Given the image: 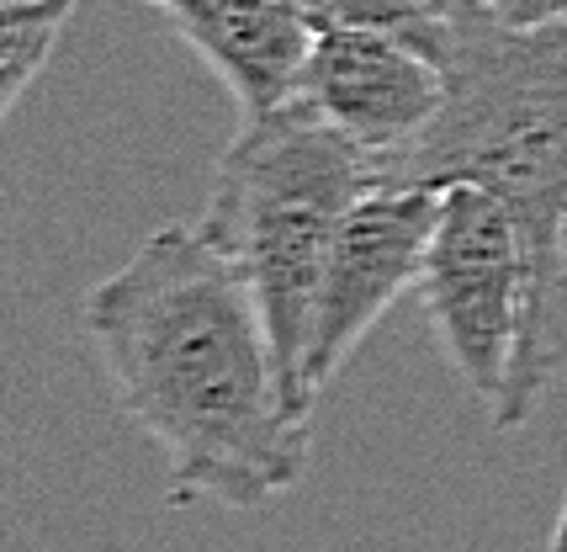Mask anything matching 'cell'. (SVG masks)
Segmentation results:
<instances>
[{"instance_id": "9c48e42d", "label": "cell", "mask_w": 567, "mask_h": 552, "mask_svg": "<svg viewBox=\"0 0 567 552\" xmlns=\"http://www.w3.org/2000/svg\"><path fill=\"white\" fill-rule=\"evenodd\" d=\"M74 0H0V70H43Z\"/></svg>"}, {"instance_id": "8992f818", "label": "cell", "mask_w": 567, "mask_h": 552, "mask_svg": "<svg viewBox=\"0 0 567 552\" xmlns=\"http://www.w3.org/2000/svg\"><path fill=\"white\" fill-rule=\"evenodd\" d=\"M292 101L313 106L382 171L441 117L445 70L435 53L398 32H319Z\"/></svg>"}, {"instance_id": "30bf717a", "label": "cell", "mask_w": 567, "mask_h": 552, "mask_svg": "<svg viewBox=\"0 0 567 552\" xmlns=\"http://www.w3.org/2000/svg\"><path fill=\"white\" fill-rule=\"evenodd\" d=\"M483 6L509 27H542V22H551V17L567 11V0H483Z\"/></svg>"}, {"instance_id": "ba28073f", "label": "cell", "mask_w": 567, "mask_h": 552, "mask_svg": "<svg viewBox=\"0 0 567 552\" xmlns=\"http://www.w3.org/2000/svg\"><path fill=\"white\" fill-rule=\"evenodd\" d=\"M319 32H398L441 59L445 0H297Z\"/></svg>"}, {"instance_id": "277c9868", "label": "cell", "mask_w": 567, "mask_h": 552, "mask_svg": "<svg viewBox=\"0 0 567 552\" xmlns=\"http://www.w3.org/2000/svg\"><path fill=\"white\" fill-rule=\"evenodd\" d=\"M525 298L530 266L515 213L483 186H445L441 224L420 272V303L445 361L488 403V420L515 377Z\"/></svg>"}, {"instance_id": "52a82bcc", "label": "cell", "mask_w": 567, "mask_h": 552, "mask_svg": "<svg viewBox=\"0 0 567 552\" xmlns=\"http://www.w3.org/2000/svg\"><path fill=\"white\" fill-rule=\"evenodd\" d=\"M171 27L207 59L245 117L292 101L319 27L297 0H154Z\"/></svg>"}, {"instance_id": "3957f363", "label": "cell", "mask_w": 567, "mask_h": 552, "mask_svg": "<svg viewBox=\"0 0 567 552\" xmlns=\"http://www.w3.org/2000/svg\"><path fill=\"white\" fill-rule=\"evenodd\" d=\"M371 186L377 165L361 144H350L313 106L281 101L276 112L245 117L239 139L223 150L197 224L249 282L287 393L302 415L319 409L308 393V340L323 266L346 213Z\"/></svg>"}, {"instance_id": "7a4b0ae2", "label": "cell", "mask_w": 567, "mask_h": 552, "mask_svg": "<svg viewBox=\"0 0 567 552\" xmlns=\"http://www.w3.org/2000/svg\"><path fill=\"white\" fill-rule=\"evenodd\" d=\"M441 70V117L377 181L483 186L515 213L530 298L494 430H519L567 367V11L509 27L483 0H445Z\"/></svg>"}, {"instance_id": "7c38bea8", "label": "cell", "mask_w": 567, "mask_h": 552, "mask_svg": "<svg viewBox=\"0 0 567 552\" xmlns=\"http://www.w3.org/2000/svg\"><path fill=\"white\" fill-rule=\"evenodd\" d=\"M551 552H567V494H563V510H557V527H551Z\"/></svg>"}, {"instance_id": "8fae6325", "label": "cell", "mask_w": 567, "mask_h": 552, "mask_svg": "<svg viewBox=\"0 0 567 552\" xmlns=\"http://www.w3.org/2000/svg\"><path fill=\"white\" fill-rule=\"evenodd\" d=\"M32 75H38V70H0V123H6V112L22 101V91L32 85Z\"/></svg>"}, {"instance_id": "6da1fadb", "label": "cell", "mask_w": 567, "mask_h": 552, "mask_svg": "<svg viewBox=\"0 0 567 552\" xmlns=\"http://www.w3.org/2000/svg\"><path fill=\"white\" fill-rule=\"evenodd\" d=\"M123 409L171 457V500L260 510L308 468L313 415L287 377L239 266L202 234H148L80 308Z\"/></svg>"}, {"instance_id": "5b68a950", "label": "cell", "mask_w": 567, "mask_h": 552, "mask_svg": "<svg viewBox=\"0 0 567 552\" xmlns=\"http://www.w3.org/2000/svg\"><path fill=\"white\" fill-rule=\"evenodd\" d=\"M441 186H398L377 181L346 213L334 251L323 266L313 340H308V393L319 399L367 340L377 319L409 287H420L424 255L441 224Z\"/></svg>"}]
</instances>
